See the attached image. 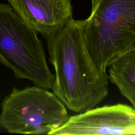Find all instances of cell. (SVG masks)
Returning <instances> with one entry per match:
<instances>
[{
  "label": "cell",
  "instance_id": "cell-8",
  "mask_svg": "<svg viewBox=\"0 0 135 135\" xmlns=\"http://www.w3.org/2000/svg\"><path fill=\"white\" fill-rule=\"evenodd\" d=\"M99 0H91V2H92V6H94L95 3L98 1Z\"/></svg>",
  "mask_w": 135,
  "mask_h": 135
},
{
  "label": "cell",
  "instance_id": "cell-3",
  "mask_svg": "<svg viewBox=\"0 0 135 135\" xmlns=\"http://www.w3.org/2000/svg\"><path fill=\"white\" fill-rule=\"evenodd\" d=\"M38 33L27 25L9 4L0 5V61L17 79L51 89L55 75L50 71Z\"/></svg>",
  "mask_w": 135,
  "mask_h": 135
},
{
  "label": "cell",
  "instance_id": "cell-6",
  "mask_svg": "<svg viewBox=\"0 0 135 135\" xmlns=\"http://www.w3.org/2000/svg\"><path fill=\"white\" fill-rule=\"evenodd\" d=\"M20 18L44 38L54 34L72 17L71 0H7Z\"/></svg>",
  "mask_w": 135,
  "mask_h": 135
},
{
  "label": "cell",
  "instance_id": "cell-5",
  "mask_svg": "<svg viewBox=\"0 0 135 135\" xmlns=\"http://www.w3.org/2000/svg\"><path fill=\"white\" fill-rule=\"evenodd\" d=\"M135 134V109L118 103L70 116L51 135Z\"/></svg>",
  "mask_w": 135,
  "mask_h": 135
},
{
  "label": "cell",
  "instance_id": "cell-9",
  "mask_svg": "<svg viewBox=\"0 0 135 135\" xmlns=\"http://www.w3.org/2000/svg\"><path fill=\"white\" fill-rule=\"evenodd\" d=\"M135 46V43H134V45H133V46Z\"/></svg>",
  "mask_w": 135,
  "mask_h": 135
},
{
  "label": "cell",
  "instance_id": "cell-1",
  "mask_svg": "<svg viewBox=\"0 0 135 135\" xmlns=\"http://www.w3.org/2000/svg\"><path fill=\"white\" fill-rule=\"evenodd\" d=\"M85 22L72 18L60 31L45 38L55 70L51 89L75 113L94 108L109 92V75L99 69L86 47Z\"/></svg>",
  "mask_w": 135,
  "mask_h": 135
},
{
  "label": "cell",
  "instance_id": "cell-2",
  "mask_svg": "<svg viewBox=\"0 0 135 135\" xmlns=\"http://www.w3.org/2000/svg\"><path fill=\"white\" fill-rule=\"evenodd\" d=\"M93 60L104 73L135 43V0H99L83 29Z\"/></svg>",
  "mask_w": 135,
  "mask_h": 135
},
{
  "label": "cell",
  "instance_id": "cell-4",
  "mask_svg": "<svg viewBox=\"0 0 135 135\" xmlns=\"http://www.w3.org/2000/svg\"><path fill=\"white\" fill-rule=\"evenodd\" d=\"M69 117L65 104L47 89L14 88L2 102L0 126L9 133L51 135Z\"/></svg>",
  "mask_w": 135,
  "mask_h": 135
},
{
  "label": "cell",
  "instance_id": "cell-7",
  "mask_svg": "<svg viewBox=\"0 0 135 135\" xmlns=\"http://www.w3.org/2000/svg\"><path fill=\"white\" fill-rule=\"evenodd\" d=\"M108 71L111 82L135 109V46L115 60Z\"/></svg>",
  "mask_w": 135,
  "mask_h": 135
}]
</instances>
